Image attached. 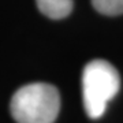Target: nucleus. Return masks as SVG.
Returning <instances> with one entry per match:
<instances>
[{"mask_svg": "<svg viewBox=\"0 0 123 123\" xmlns=\"http://www.w3.org/2000/svg\"><path fill=\"white\" fill-rule=\"evenodd\" d=\"M18 123H53L60 110V96L53 85L36 82L14 93L10 104Z\"/></svg>", "mask_w": 123, "mask_h": 123, "instance_id": "nucleus-1", "label": "nucleus"}, {"mask_svg": "<svg viewBox=\"0 0 123 123\" xmlns=\"http://www.w3.org/2000/svg\"><path fill=\"white\" fill-rule=\"evenodd\" d=\"M93 7L104 15H120L123 14V0H92Z\"/></svg>", "mask_w": 123, "mask_h": 123, "instance_id": "nucleus-4", "label": "nucleus"}, {"mask_svg": "<svg viewBox=\"0 0 123 123\" xmlns=\"http://www.w3.org/2000/svg\"><path fill=\"white\" fill-rule=\"evenodd\" d=\"M120 88V77L111 63L96 59L88 63L82 73V97L89 118L103 116L115 94Z\"/></svg>", "mask_w": 123, "mask_h": 123, "instance_id": "nucleus-2", "label": "nucleus"}, {"mask_svg": "<svg viewBox=\"0 0 123 123\" xmlns=\"http://www.w3.org/2000/svg\"><path fill=\"white\" fill-rule=\"evenodd\" d=\"M38 10L51 19H62L73 11V0H36Z\"/></svg>", "mask_w": 123, "mask_h": 123, "instance_id": "nucleus-3", "label": "nucleus"}]
</instances>
